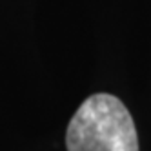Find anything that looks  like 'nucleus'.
Instances as JSON below:
<instances>
[{
	"mask_svg": "<svg viewBox=\"0 0 151 151\" xmlns=\"http://www.w3.org/2000/svg\"><path fill=\"white\" fill-rule=\"evenodd\" d=\"M68 151H138L131 113L109 93L88 96L68 124Z\"/></svg>",
	"mask_w": 151,
	"mask_h": 151,
	"instance_id": "obj_1",
	"label": "nucleus"
}]
</instances>
